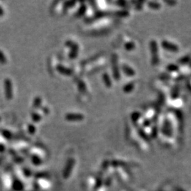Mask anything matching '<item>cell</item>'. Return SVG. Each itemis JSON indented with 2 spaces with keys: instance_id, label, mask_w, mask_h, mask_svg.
Wrapping results in <instances>:
<instances>
[{
  "instance_id": "obj_1",
  "label": "cell",
  "mask_w": 191,
  "mask_h": 191,
  "mask_svg": "<svg viewBox=\"0 0 191 191\" xmlns=\"http://www.w3.org/2000/svg\"><path fill=\"white\" fill-rule=\"evenodd\" d=\"M4 95L7 100H11L13 99V85L11 79L9 78L5 79L4 81Z\"/></svg>"
},
{
  "instance_id": "obj_2",
  "label": "cell",
  "mask_w": 191,
  "mask_h": 191,
  "mask_svg": "<svg viewBox=\"0 0 191 191\" xmlns=\"http://www.w3.org/2000/svg\"><path fill=\"white\" fill-rule=\"evenodd\" d=\"M150 47H151L152 53V62L154 65H157L159 62V57L158 54V45L155 40H153L150 43Z\"/></svg>"
},
{
  "instance_id": "obj_3",
  "label": "cell",
  "mask_w": 191,
  "mask_h": 191,
  "mask_svg": "<svg viewBox=\"0 0 191 191\" xmlns=\"http://www.w3.org/2000/svg\"><path fill=\"white\" fill-rule=\"evenodd\" d=\"M161 46L163 49L169 51V52H173V53H177L179 50V46L177 43L173 41L170 42L168 40H163L161 42Z\"/></svg>"
},
{
  "instance_id": "obj_4",
  "label": "cell",
  "mask_w": 191,
  "mask_h": 191,
  "mask_svg": "<svg viewBox=\"0 0 191 191\" xmlns=\"http://www.w3.org/2000/svg\"><path fill=\"white\" fill-rule=\"evenodd\" d=\"M84 116V115L80 114V113H67L65 115V119L68 121H81L83 120Z\"/></svg>"
},
{
  "instance_id": "obj_5",
  "label": "cell",
  "mask_w": 191,
  "mask_h": 191,
  "mask_svg": "<svg viewBox=\"0 0 191 191\" xmlns=\"http://www.w3.org/2000/svg\"><path fill=\"white\" fill-rule=\"evenodd\" d=\"M57 70L60 72V74H62L63 75H65V76H71L72 74V71L69 68L66 67L65 66L59 65L57 66Z\"/></svg>"
},
{
  "instance_id": "obj_6",
  "label": "cell",
  "mask_w": 191,
  "mask_h": 191,
  "mask_svg": "<svg viewBox=\"0 0 191 191\" xmlns=\"http://www.w3.org/2000/svg\"><path fill=\"white\" fill-rule=\"evenodd\" d=\"M122 71H123L125 74L128 75L129 77H133L135 75V71L134 70L133 68H131L129 66L127 65H123L122 66Z\"/></svg>"
},
{
  "instance_id": "obj_7",
  "label": "cell",
  "mask_w": 191,
  "mask_h": 191,
  "mask_svg": "<svg viewBox=\"0 0 191 191\" xmlns=\"http://www.w3.org/2000/svg\"><path fill=\"white\" fill-rule=\"evenodd\" d=\"M103 80L107 87L108 88L111 87V86H112V81H111V79L110 78V77H109V75L107 73H105L103 75Z\"/></svg>"
},
{
  "instance_id": "obj_8",
  "label": "cell",
  "mask_w": 191,
  "mask_h": 191,
  "mask_svg": "<svg viewBox=\"0 0 191 191\" xmlns=\"http://www.w3.org/2000/svg\"><path fill=\"white\" fill-rule=\"evenodd\" d=\"M135 88V83L134 82H129L125 84V86L123 87V92L125 93H129L133 90Z\"/></svg>"
},
{
  "instance_id": "obj_9",
  "label": "cell",
  "mask_w": 191,
  "mask_h": 191,
  "mask_svg": "<svg viewBox=\"0 0 191 191\" xmlns=\"http://www.w3.org/2000/svg\"><path fill=\"white\" fill-rule=\"evenodd\" d=\"M148 6L152 9H159L161 7V5L160 3L159 2H148Z\"/></svg>"
},
{
  "instance_id": "obj_10",
  "label": "cell",
  "mask_w": 191,
  "mask_h": 191,
  "mask_svg": "<svg viewBox=\"0 0 191 191\" xmlns=\"http://www.w3.org/2000/svg\"><path fill=\"white\" fill-rule=\"evenodd\" d=\"M2 135H3L4 138L7 139V140H10L12 137V133L9 130V129H2Z\"/></svg>"
},
{
  "instance_id": "obj_11",
  "label": "cell",
  "mask_w": 191,
  "mask_h": 191,
  "mask_svg": "<svg viewBox=\"0 0 191 191\" xmlns=\"http://www.w3.org/2000/svg\"><path fill=\"white\" fill-rule=\"evenodd\" d=\"M135 46L136 45L135 44V43L130 41L125 43V48L127 51H133V50L135 48Z\"/></svg>"
},
{
  "instance_id": "obj_12",
  "label": "cell",
  "mask_w": 191,
  "mask_h": 191,
  "mask_svg": "<svg viewBox=\"0 0 191 191\" xmlns=\"http://www.w3.org/2000/svg\"><path fill=\"white\" fill-rule=\"evenodd\" d=\"M42 103V99L40 97H36L33 101V106L34 108H38L40 107Z\"/></svg>"
},
{
  "instance_id": "obj_13",
  "label": "cell",
  "mask_w": 191,
  "mask_h": 191,
  "mask_svg": "<svg viewBox=\"0 0 191 191\" xmlns=\"http://www.w3.org/2000/svg\"><path fill=\"white\" fill-rule=\"evenodd\" d=\"M6 62H7V60H6L5 54L2 52V51L0 50V64L5 65V64H6Z\"/></svg>"
},
{
  "instance_id": "obj_14",
  "label": "cell",
  "mask_w": 191,
  "mask_h": 191,
  "mask_svg": "<svg viewBox=\"0 0 191 191\" xmlns=\"http://www.w3.org/2000/svg\"><path fill=\"white\" fill-rule=\"evenodd\" d=\"M31 118L34 122H39L41 120V116L39 114H38V113H32Z\"/></svg>"
},
{
  "instance_id": "obj_15",
  "label": "cell",
  "mask_w": 191,
  "mask_h": 191,
  "mask_svg": "<svg viewBox=\"0 0 191 191\" xmlns=\"http://www.w3.org/2000/svg\"><path fill=\"white\" fill-rule=\"evenodd\" d=\"M71 52H70V53L69 54V58L71 59H74L75 58H77V54H78V51L79 50L77 49H74V50H71Z\"/></svg>"
},
{
  "instance_id": "obj_16",
  "label": "cell",
  "mask_w": 191,
  "mask_h": 191,
  "mask_svg": "<svg viewBox=\"0 0 191 191\" xmlns=\"http://www.w3.org/2000/svg\"><path fill=\"white\" fill-rule=\"evenodd\" d=\"M78 87L79 88V90H80V92L81 91V92H86V87L85 84L84 83L83 81H80V82L78 84Z\"/></svg>"
},
{
  "instance_id": "obj_17",
  "label": "cell",
  "mask_w": 191,
  "mask_h": 191,
  "mask_svg": "<svg viewBox=\"0 0 191 191\" xmlns=\"http://www.w3.org/2000/svg\"><path fill=\"white\" fill-rule=\"evenodd\" d=\"M85 11H86V6L82 5L80 7V9H79L78 10V12H77V16H79V17H80V16L83 15L84 13H85Z\"/></svg>"
},
{
  "instance_id": "obj_18",
  "label": "cell",
  "mask_w": 191,
  "mask_h": 191,
  "mask_svg": "<svg viewBox=\"0 0 191 191\" xmlns=\"http://www.w3.org/2000/svg\"><path fill=\"white\" fill-rule=\"evenodd\" d=\"M28 132L30 133L33 134L36 132V126H34L33 125H31V124L28 125Z\"/></svg>"
},
{
  "instance_id": "obj_19",
  "label": "cell",
  "mask_w": 191,
  "mask_h": 191,
  "mask_svg": "<svg viewBox=\"0 0 191 191\" xmlns=\"http://www.w3.org/2000/svg\"><path fill=\"white\" fill-rule=\"evenodd\" d=\"M140 116H141V114L140 113L135 112L132 115V118H133V120H138L139 118H140Z\"/></svg>"
},
{
  "instance_id": "obj_20",
  "label": "cell",
  "mask_w": 191,
  "mask_h": 191,
  "mask_svg": "<svg viewBox=\"0 0 191 191\" xmlns=\"http://www.w3.org/2000/svg\"><path fill=\"white\" fill-rule=\"evenodd\" d=\"M4 14V11L2 6H0V17H2Z\"/></svg>"
},
{
  "instance_id": "obj_21",
  "label": "cell",
  "mask_w": 191,
  "mask_h": 191,
  "mask_svg": "<svg viewBox=\"0 0 191 191\" xmlns=\"http://www.w3.org/2000/svg\"><path fill=\"white\" fill-rule=\"evenodd\" d=\"M4 149V146L2 144H0V152L3 151V150Z\"/></svg>"
},
{
  "instance_id": "obj_22",
  "label": "cell",
  "mask_w": 191,
  "mask_h": 191,
  "mask_svg": "<svg viewBox=\"0 0 191 191\" xmlns=\"http://www.w3.org/2000/svg\"><path fill=\"white\" fill-rule=\"evenodd\" d=\"M190 87H191V81H190Z\"/></svg>"
},
{
  "instance_id": "obj_23",
  "label": "cell",
  "mask_w": 191,
  "mask_h": 191,
  "mask_svg": "<svg viewBox=\"0 0 191 191\" xmlns=\"http://www.w3.org/2000/svg\"><path fill=\"white\" fill-rule=\"evenodd\" d=\"M0 121H1V118H0Z\"/></svg>"
}]
</instances>
